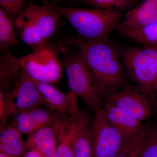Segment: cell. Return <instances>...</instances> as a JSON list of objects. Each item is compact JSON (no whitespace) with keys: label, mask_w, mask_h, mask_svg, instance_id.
<instances>
[{"label":"cell","mask_w":157,"mask_h":157,"mask_svg":"<svg viewBox=\"0 0 157 157\" xmlns=\"http://www.w3.org/2000/svg\"><path fill=\"white\" fill-rule=\"evenodd\" d=\"M65 42L79 49L102 101L130 83L122 62L121 51L109 39L90 42L78 37H71Z\"/></svg>","instance_id":"1"},{"label":"cell","mask_w":157,"mask_h":157,"mask_svg":"<svg viewBox=\"0 0 157 157\" xmlns=\"http://www.w3.org/2000/svg\"><path fill=\"white\" fill-rule=\"evenodd\" d=\"M42 2L30 4L14 21L20 39L33 49L52 40L63 17L55 3Z\"/></svg>","instance_id":"2"},{"label":"cell","mask_w":157,"mask_h":157,"mask_svg":"<svg viewBox=\"0 0 157 157\" xmlns=\"http://www.w3.org/2000/svg\"><path fill=\"white\" fill-rule=\"evenodd\" d=\"M56 9L76 31L78 38L86 42H97L108 40L111 33L124 17L121 11L62 7Z\"/></svg>","instance_id":"3"},{"label":"cell","mask_w":157,"mask_h":157,"mask_svg":"<svg viewBox=\"0 0 157 157\" xmlns=\"http://www.w3.org/2000/svg\"><path fill=\"white\" fill-rule=\"evenodd\" d=\"M66 45L65 42L52 40L15 59L22 70L34 80L54 86L63 76L64 68L60 55L65 52Z\"/></svg>","instance_id":"4"},{"label":"cell","mask_w":157,"mask_h":157,"mask_svg":"<svg viewBox=\"0 0 157 157\" xmlns=\"http://www.w3.org/2000/svg\"><path fill=\"white\" fill-rule=\"evenodd\" d=\"M121 54L128 79L157 101L153 83L157 76V47L126 46Z\"/></svg>","instance_id":"5"},{"label":"cell","mask_w":157,"mask_h":157,"mask_svg":"<svg viewBox=\"0 0 157 157\" xmlns=\"http://www.w3.org/2000/svg\"><path fill=\"white\" fill-rule=\"evenodd\" d=\"M62 60L70 91L95 111L101 106L102 100L81 54H69L63 56Z\"/></svg>","instance_id":"6"},{"label":"cell","mask_w":157,"mask_h":157,"mask_svg":"<svg viewBox=\"0 0 157 157\" xmlns=\"http://www.w3.org/2000/svg\"><path fill=\"white\" fill-rule=\"evenodd\" d=\"M95 112L91 122L94 144V157H115L126 153L136 157L121 132L105 117L101 107Z\"/></svg>","instance_id":"7"},{"label":"cell","mask_w":157,"mask_h":157,"mask_svg":"<svg viewBox=\"0 0 157 157\" xmlns=\"http://www.w3.org/2000/svg\"><path fill=\"white\" fill-rule=\"evenodd\" d=\"M100 107L106 119L123 135L131 149L139 155L150 126L107 99L102 101Z\"/></svg>","instance_id":"8"},{"label":"cell","mask_w":157,"mask_h":157,"mask_svg":"<svg viewBox=\"0 0 157 157\" xmlns=\"http://www.w3.org/2000/svg\"><path fill=\"white\" fill-rule=\"evenodd\" d=\"M105 99L141 122L151 118L157 111V101L130 83Z\"/></svg>","instance_id":"9"},{"label":"cell","mask_w":157,"mask_h":157,"mask_svg":"<svg viewBox=\"0 0 157 157\" xmlns=\"http://www.w3.org/2000/svg\"><path fill=\"white\" fill-rule=\"evenodd\" d=\"M9 117L43 104L36 81L22 70L19 76L6 93Z\"/></svg>","instance_id":"10"},{"label":"cell","mask_w":157,"mask_h":157,"mask_svg":"<svg viewBox=\"0 0 157 157\" xmlns=\"http://www.w3.org/2000/svg\"><path fill=\"white\" fill-rule=\"evenodd\" d=\"M36 83L43 104L48 109L66 118L75 115L80 111L77 97L72 92H63L53 85L46 82L36 81Z\"/></svg>","instance_id":"11"},{"label":"cell","mask_w":157,"mask_h":157,"mask_svg":"<svg viewBox=\"0 0 157 157\" xmlns=\"http://www.w3.org/2000/svg\"><path fill=\"white\" fill-rule=\"evenodd\" d=\"M157 21V6L155 0H144L124 14L116 29L120 33L139 29Z\"/></svg>","instance_id":"12"},{"label":"cell","mask_w":157,"mask_h":157,"mask_svg":"<svg viewBox=\"0 0 157 157\" xmlns=\"http://www.w3.org/2000/svg\"><path fill=\"white\" fill-rule=\"evenodd\" d=\"M82 112L65 118L57 124L56 157H74L73 144Z\"/></svg>","instance_id":"13"},{"label":"cell","mask_w":157,"mask_h":157,"mask_svg":"<svg viewBox=\"0 0 157 157\" xmlns=\"http://www.w3.org/2000/svg\"><path fill=\"white\" fill-rule=\"evenodd\" d=\"M57 124L42 127L29 135L25 140L28 151H36L43 157L55 153L57 142Z\"/></svg>","instance_id":"14"},{"label":"cell","mask_w":157,"mask_h":157,"mask_svg":"<svg viewBox=\"0 0 157 157\" xmlns=\"http://www.w3.org/2000/svg\"><path fill=\"white\" fill-rule=\"evenodd\" d=\"M92 122L82 113L73 144L74 157H94Z\"/></svg>","instance_id":"15"},{"label":"cell","mask_w":157,"mask_h":157,"mask_svg":"<svg viewBox=\"0 0 157 157\" xmlns=\"http://www.w3.org/2000/svg\"><path fill=\"white\" fill-rule=\"evenodd\" d=\"M9 52L0 56V90L6 93L19 76L22 69Z\"/></svg>","instance_id":"16"},{"label":"cell","mask_w":157,"mask_h":157,"mask_svg":"<svg viewBox=\"0 0 157 157\" xmlns=\"http://www.w3.org/2000/svg\"><path fill=\"white\" fill-rule=\"evenodd\" d=\"M14 21L0 8V52L2 54L10 52L18 42Z\"/></svg>","instance_id":"17"},{"label":"cell","mask_w":157,"mask_h":157,"mask_svg":"<svg viewBox=\"0 0 157 157\" xmlns=\"http://www.w3.org/2000/svg\"><path fill=\"white\" fill-rule=\"evenodd\" d=\"M121 35L144 47H157V21L136 30Z\"/></svg>","instance_id":"18"},{"label":"cell","mask_w":157,"mask_h":157,"mask_svg":"<svg viewBox=\"0 0 157 157\" xmlns=\"http://www.w3.org/2000/svg\"><path fill=\"white\" fill-rule=\"evenodd\" d=\"M28 111L36 124L37 129L42 127L56 124L63 120L67 118L50 109L48 110L44 109L40 106Z\"/></svg>","instance_id":"19"},{"label":"cell","mask_w":157,"mask_h":157,"mask_svg":"<svg viewBox=\"0 0 157 157\" xmlns=\"http://www.w3.org/2000/svg\"><path fill=\"white\" fill-rule=\"evenodd\" d=\"M94 6L96 9L122 12L131 9L140 0H81Z\"/></svg>","instance_id":"20"},{"label":"cell","mask_w":157,"mask_h":157,"mask_svg":"<svg viewBox=\"0 0 157 157\" xmlns=\"http://www.w3.org/2000/svg\"><path fill=\"white\" fill-rule=\"evenodd\" d=\"M11 125L23 135H29L37 130L36 126L28 110L17 113L11 117Z\"/></svg>","instance_id":"21"},{"label":"cell","mask_w":157,"mask_h":157,"mask_svg":"<svg viewBox=\"0 0 157 157\" xmlns=\"http://www.w3.org/2000/svg\"><path fill=\"white\" fill-rule=\"evenodd\" d=\"M138 157H157V121L149 127Z\"/></svg>","instance_id":"22"},{"label":"cell","mask_w":157,"mask_h":157,"mask_svg":"<svg viewBox=\"0 0 157 157\" xmlns=\"http://www.w3.org/2000/svg\"><path fill=\"white\" fill-rule=\"evenodd\" d=\"M1 8L13 21L25 10V0H0Z\"/></svg>","instance_id":"23"},{"label":"cell","mask_w":157,"mask_h":157,"mask_svg":"<svg viewBox=\"0 0 157 157\" xmlns=\"http://www.w3.org/2000/svg\"><path fill=\"white\" fill-rule=\"evenodd\" d=\"M23 140V134L11 125L0 126V144L16 143Z\"/></svg>","instance_id":"24"},{"label":"cell","mask_w":157,"mask_h":157,"mask_svg":"<svg viewBox=\"0 0 157 157\" xmlns=\"http://www.w3.org/2000/svg\"><path fill=\"white\" fill-rule=\"evenodd\" d=\"M25 141L16 143L0 144V153L15 157H22L27 151Z\"/></svg>","instance_id":"25"},{"label":"cell","mask_w":157,"mask_h":157,"mask_svg":"<svg viewBox=\"0 0 157 157\" xmlns=\"http://www.w3.org/2000/svg\"><path fill=\"white\" fill-rule=\"evenodd\" d=\"M9 118L6 94L0 90V126L7 124Z\"/></svg>","instance_id":"26"},{"label":"cell","mask_w":157,"mask_h":157,"mask_svg":"<svg viewBox=\"0 0 157 157\" xmlns=\"http://www.w3.org/2000/svg\"><path fill=\"white\" fill-rule=\"evenodd\" d=\"M22 157H44L36 151L29 150L25 153Z\"/></svg>","instance_id":"27"},{"label":"cell","mask_w":157,"mask_h":157,"mask_svg":"<svg viewBox=\"0 0 157 157\" xmlns=\"http://www.w3.org/2000/svg\"><path fill=\"white\" fill-rule=\"evenodd\" d=\"M115 157H135L129 154L126 153H121L119 154L118 155Z\"/></svg>","instance_id":"28"},{"label":"cell","mask_w":157,"mask_h":157,"mask_svg":"<svg viewBox=\"0 0 157 157\" xmlns=\"http://www.w3.org/2000/svg\"><path fill=\"white\" fill-rule=\"evenodd\" d=\"M153 90L155 93H157V76L155 78L154 82Z\"/></svg>","instance_id":"29"},{"label":"cell","mask_w":157,"mask_h":157,"mask_svg":"<svg viewBox=\"0 0 157 157\" xmlns=\"http://www.w3.org/2000/svg\"><path fill=\"white\" fill-rule=\"evenodd\" d=\"M0 157H15L11 156L8 155L0 153Z\"/></svg>","instance_id":"30"},{"label":"cell","mask_w":157,"mask_h":157,"mask_svg":"<svg viewBox=\"0 0 157 157\" xmlns=\"http://www.w3.org/2000/svg\"><path fill=\"white\" fill-rule=\"evenodd\" d=\"M68 2H70V3H75L76 2H78L82 1L81 0H67Z\"/></svg>","instance_id":"31"},{"label":"cell","mask_w":157,"mask_h":157,"mask_svg":"<svg viewBox=\"0 0 157 157\" xmlns=\"http://www.w3.org/2000/svg\"><path fill=\"white\" fill-rule=\"evenodd\" d=\"M44 157H56V153H55L53 154L50 155L46 156Z\"/></svg>","instance_id":"32"},{"label":"cell","mask_w":157,"mask_h":157,"mask_svg":"<svg viewBox=\"0 0 157 157\" xmlns=\"http://www.w3.org/2000/svg\"><path fill=\"white\" fill-rule=\"evenodd\" d=\"M52 1H53L54 2H58L59 0H52Z\"/></svg>","instance_id":"33"},{"label":"cell","mask_w":157,"mask_h":157,"mask_svg":"<svg viewBox=\"0 0 157 157\" xmlns=\"http://www.w3.org/2000/svg\"><path fill=\"white\" fill-rule=\"evenodd\" d=\"M155 2L157 6V0H155Z\"/></svg>","instance_id":"34"}]
</instances>
